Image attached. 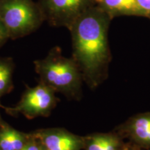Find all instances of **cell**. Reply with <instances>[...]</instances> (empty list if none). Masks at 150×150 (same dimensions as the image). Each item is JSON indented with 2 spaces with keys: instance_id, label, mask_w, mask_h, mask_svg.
<instances>
[{
  "instance_id": "cell-17",
  "label": "cell",
  "mask_w": 150,
  "mask_h": 150,
  "mask_svg": "<svg viewBox=\"0 0 150 150\" xmlns=\"http://www.w3.org/2000/svg\"><path fill=\"white\" fill-rule=\"evenodd\" d=\"M42 150H47V149H45V148H44V147H42Z\"/></svg>"
},
{
  "instance_id": "cell-7",
  "label": "cell",
  "mask_w": 150,
  "mask_h": 150,
  "mask_svg": "<svg viewBox=\"0 0 150 150\" xmlns=\"http://www.w3.org/2000/svg\"><path fill=\"white\" fill-rule=\"evenodd\" d=\"M113 131L140 149H150V112L131 116Z\"/></svg>"
},
{
  "instance_id": "cell-9",
  "label": "cell",
  "mask_w": 150,
  "mask_h": 150,
  "mask_svg": "<svg viewBox=\"0 0 150 150\" xmlns=\"http://www.w3.org/2000/svg\"><path fill=\"white\" fill-rule=\"evenodd\" d=\"M31 138V132L17 130L5 122L0 128V150H20Z\"/></svg>"
},
{
  "instance_id": "cell-8",
  "label": "cell",
  "mask_w": 150,
  "mask_h": 150,
  "mask_svg": "<svg viewBox=\"0 0 150 150\" xmlns=\"http://www.w3.org/2000/svg\"><path fill=\"white\" fill-rule=\"evenodd\" d=\"M83 150H124L127 142L115 131L93 133L83 136Z\"/></svg>"
},
{
  "instance_id": "cell-4",
  "label": "cell",
  "mask_w": 150,
  "mask_h": 150,
  "mask_svg": "<svg viewBox=\"0 0 150 150\" xmlns=\"http://www.w3.org/2000/svg\"><path fill=\"white\" fill-rule=\"evenodd\" d=\"M59 102V99L53 90L38 83L34 87L26 85L21 98L14 106L8 107L0 104V108L13 117L22 115L27 119L32 120L39 117H49Z\"/></svg>"
},
{
  "instance_id": "cell-12",
  "label": "cell",
  "mask_w": 150,
  "mask_h": 150,
  "mask_svg": "<svg viewBox=\"0 0 150 150\" xmlns=\"http://www.w3.org/2000/svg\"><path fill=\"white\" fill-rule=\"evenodd\" d=\"M140 16L150 18V0H136Z\"/></svg>"
},
{
  "instance_id": "cell-2",
  "label": "cell",
  "mask_w": 150,
  "mask_h": 150,
  "mask_svg": "<svg viewBox=\"0 0 150 150\" xmlns=\"http://www.w3.org/2000/svg\"><path fill=\"white\" fill-rule=\"evenodd\" d=\"M39 83L71 100L79 101L83 96V79L72 58L63 55L61 50L54 47L45 57L33 61Z\"/></svg>"
},
{
  "instance_id": "cell-14",
  "label": "cell",
  "mask_w": 150,
  "mask_h": 150,
  "mask_svg": "<svg viewBox=\"0 0 150 150\" xmlns=\"http://www.w3.org/2000/svg\"><path fill=\"white\" fill-rule=\"evenodd\" d=\"M9 39L8 32L5 26L4 25L2 21L0 19V48L2 47L4 44Z\"/></svg>"
},
{
  "instance_id": "cell-15",
  "label": "cell",
  "mask_w": 150,
  "mask_h": 150,
  "mask_svg": "<svg viewBox=\"0 0 150 150\" xmlns=\"http://www.w3.org/2000/svg\"><path fill=\"white\" fill-rule=\"evenodd\" d=\"M124 150H141L140 147H138V146L134 145V144L131 143V142H127L126 147H125Z\"/></svg>"
},
{
  "instance_id": "cell-6",
  "label": "cell",
  "mask_w": 150,
  "mask_h": 150,
  "mask_svg": "<svg viewBox=\"0 0 150 150\" xmlns=\"http://www.w3.org/2000/svg\"><path fill=\"white\" fill-rule=\"evenodd\" d=\"M47 150H83V136L63 128L40 129L31 132Z\"/></svg>"
},
{
  "instance_id": "cell-10",
  "label": "cell",
  "mask_w": 150,
  "mask_h": 150,
  "mask_svg": "<svg viewBox=\"0 0 150 150\" xmlns=\"http://www.w3.org/2000/svg\"><path fill=\"white\" fill-rule=\"evenodd\" d=\"M95 4L109 15L110 18L119 16H140L136 0H93Z\"/></svg>"
},
{
  "instance_id": "cell-13",
  "label": "cell",
  "mask_w": 150,
  "mask_h": 150,
  "mask_svg": "<svg viewBox=\"0 0 150 150\" xmlns=\"http://www.w3.org/2000/svg\"><path fill=\"white\" fill-rule=\"evenodd\" d=\"M32 135V134H31ZM42 146L40 142L32 135L31 139L28 142V143L22 147L20 150H42Z\"/></svg>"
},
{
  "instance_id": "cell-11",
  "label": "cell",
  "mask_w": 150,
  "mask_h": 150,
  "mask_svg": "<svg viewBox=\"0 0 150 150\" xmlns=\"http://www.w3.org/2000/svg\"><path fill=\"white\" fill-rule=\"evenodd\" d=\"M14 70L15 63L12 58L0 57V99L13 88Z\"/></svg>"
},
{
  "instance_id": "cell-16",
  "label": "cell",
  "mask_w": 150,
  "mask_h": 150,
  "mask_svg": "<svg viewBox=\"0 0 150 150\" xmlns=\"http://www.w3.org/2000/svg\"><path fill=\"white\" fill-rule=\"evenodd\" d=\"M4 122H5V121L2 119V117H1V114H0V128H1V126H2Z\"/></svg>"
},
{
  "instance_id": "cell-1",
  "label": "cell",
  "mask_w": 150,
  "mask_h": 150,
  "mask_svg": "<svg viewBox=\"0 0 150 150\" xmlns=\"http://www.w3.org/2000/svg\"><path fill=\"white\" fill-rule=\"evenodd\" d=\"M109 15L95 5L80 15L69 28L72 56L83 81L91 90L97 88L108 76L111 60L108 40Z\"/></svg>"
},
{
  "instance_id": "cell-5",
  "label": "cell",
  "mask_w": 150,
  "mask_h": 150,
  "mask_svg": "<svg viewBox=\"0 0 150 150\" xmlns=\"http://www.w3.org/2000/svg\"><path fill=\"white\" fill-rule=\"evenodd\" d=\"M38 4L50 25L68 29L80 15L95 5L93 0H38Z\"/></svg>"
},
{
  "instance_id": "cell-3",
  "label": "cell",
  "mask_w": 150,
  "mask_h": 150,
  "mask_svg": "<svg viewBox=\"0 0 150 150\" xmlns=\"http://www.w3.org/2000/svg\"><path fill=\"white\" fill-rule=\"evenodd\" d=\"M0 19L12 40L35 32L45 21L40 6L33 0H0Z\"/></svg>"
},
{
  "instance_id": "cell-18",
  "label": "cell",
  "mask_w": 150,
  "mask_h": 150,
  "mask_svg": "<svg viewBox=\"0 0 150 150\" xmlns=\"http://www.w3.org/2000/svg\"><path fill=\"white\" fill-rule=\"evenodd\" d=\"M149 150H150V149H149Z\"/></svg>"
}]
</instances>
